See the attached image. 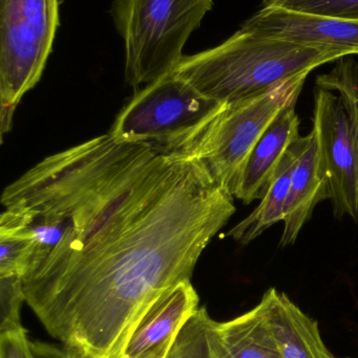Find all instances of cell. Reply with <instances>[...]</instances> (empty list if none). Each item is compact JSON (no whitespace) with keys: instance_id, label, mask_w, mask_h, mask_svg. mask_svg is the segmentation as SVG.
I'll use <instances>...</instances> for the list:
<instances>
[{"instance_id":"cell-2","label":"cell","mask_w":358,"mask_h":358,"mask_svg":"<svg viewBox=\"0 0 358 358\" xmlns=\"http://www.w3.org/2000/svg\"><path fill=\"white\" fill-rule=\"evenodd\" d=\"M349 56L330 46H306L241 29L220 45L184 56L172 71L219 103L260 96L294 78Z\"/></svg>"},{"instance_id":"cell-17","label":"cell","mask_w":358,"mask_h":358,"mask_svg":"<svg viewBox=\"0 0 358 358\" xmlns=\"http://www.w3.org/2000/svg\"><path fill=\"white\" fill-rule=\"evenodd\" d=\"M263 8H285L304 14L358 20V0H264Z\"/></svg>"},{"instance_id":"cell-13","label":"cell","mask_w":358,"mask_h":358,"mask_svg":"<svg viewBox=\"0 0 358 358\" xmlns=\"http://www.w3.org/2000/svg\"><path fill=\"white\" fill-rule=\"evenodd\" d=\"M216 332L228 358H281L262 299L247 313L230 321L216 322Z\"/></svg>"},{"instance_id":"cell-21","label":"cell","mask_w":358,"mask_h":358,"mask_svg":"<svg viewBox=\"0 0 358 358\" xmlns=\"http://www.w3.org/2000/svg\"><path fill=\"white\" fill-rule=\"evenodd\" d=\"M121 358H132V357H128V355H124L123 357H122Z\"/></svg>"},{"instance_id":"cell-3","label":"cell","mask_w":358,"mask_h":358,"mask_svg":"<svg viewBox=\"0 0 358 358\" xmlns=\"http://www.w3.org/2000/svg\"><path fill=\"white\" fill-rule=\"evenodd\" d=\"M214 0H115L111 16L125 52V81L149 85L176 69Z\"/></svg>"},{"instance_id":"cell-16","label":"cell","mask_w":358,"mask_h":358,"mask_svg":"<svg viewBox=\"0 0 358 358\" xmlns=\"http://www.w3.org/2000/svg\"><path fill=\"white\" fill-rule=\"evenodd\" d=\"M35 242L19 225L0 220V277H23L34 254Z\"/></svg>"},{"instance_id":"cell-10","label":"cell","mask_w":358,"mask_h":358,"mask_svg":"<svg viewBox=\"0 0 358 358\" xmlns=\"http://www.w3.org/2000/svg\"><path fill=\"white\" fill-rule=\"evenodd\" d=\"M300 138L296 104H290L277 115L254 147L233 196L245 204L262 199L286 153Z\"/></svg>"},{"instance_id":"cell-12","label":"cell","mask_w":358,"mask_h":358,"mask_svg":"<svg viewBox=\"0 0 358 358\" xmlns=\"http://www.w3.org/2000/svg\"><path fill=\"white\" fill-rule=\"evenodd\" d=\"M262 300L266 304L281 358H340L326 346L317 322L296 306L287 294L269 288Z\"/></svg>"},{"instance_id":"cell-20","label":"cell","mask_w":358,"mask_h":358,"mask_svg":"<svg viewBox=\"0 0 358 358\" xmlns=\"http://www.w3.org/2000/svg\"><path fill=\"white\" fill-rule=\"evenodd\" d=\"M34 352L37 358H78L67 349L57 348L50 345L33 343Z\"/></svg>"},{"instance_id":"cell-18","label":"cell","mask_w":358,"mask_h":358,"mask_svg":"<svg viewBox=\"0 0 358 358\" xmlns=\"http://www.w3.org/2000/svg\"><path fill=\"white\" fill-rule=\"evenodd\" d=\"M0 332L22 327L20 310L25 303L22 277L4 275L0 277Z\"/></svg>"},{"instance_id":"cell-15","label":"cell","mask_w":358,"mask_h":358,"mask_svg":"<svg viewBox=\"0 0 358 358\" xmlns=\"http://www.w3.org/2000/svg\"><path fill=\"white\" fill-rule=\"evenodd\" d=\"M216 323L204 307L199 308L179 334L168 358H228L216 338Z\"/></svg>"},{"instance_id":"cell-6","label":"cell","mask_w":358,"mask_h":358,"mask_svg":"<svg viewBox=\"0 0 358 358\" xmlns=\"http://www.w3.org/2000/svg\"><path fill=\"white\" fill-rule=\"evenodd\" d=\"M59 27V0H0L1 136L22 96L41 79Z\"/></svg>"},{"instance_id":"cell-19","label":"cell","mask_w":358,"mask_h":358,"mask_svg":"<svg viewBox=\"0 0 358 358\" xmlns=\"http://www.w3.org/2000/svg\"><path fill=\"white\" fill-rule=\"evenodd\" d=\"M0 358H37L23 326L0 332Z\"/></svg>"},{"instance_id":"cell-8","label":"cell","mask_w":358,"mask_h":358,"mask_svg":"<svg viewBox=\"0 0 358 358\" xmlns=\"http://www.w3.org/2000/svg\"><path fill=\"white\" fill-rule=\"evenodd\" d=\"M242 27L302 45L330 46L349 56L358 55V20L262 6Z\"/></svg>"},{"instance_id":"cell-4","label":"cell","mask_w":358,"mask_h":358,"mask_svg":"<svg viewBox=\"0 0 358 358\" xmlns=\"http://www.w3.org/2000/svg\"><path fill=\"white\" fill-rule=\"evenodd\" d=\"M223 104L170 73L139 90L120 111L109 134L118 142L193 155Z\"/></svg>"},{"instance_id":"cell-14","label":"cell","mask_w":358,"mask_h":358,"mask_svg":"<svg viewBox=\"0 0 358 358\" xmlns=\"http://www.w3.org/2000/svg\"><path fill=\"white\" fill-rule=\"evenodd\" d=\"M298 140L292 145L280 164L268 189L254 212L233 227L226 237L233 238L241 245H247L265 231L281 222L285 216V206L289 193L292 174L298 164Z\"/></svg>"},{"instance_id":"cell-5","label":"cell","mask_w":358,"mask_h":358,"mask_svg":"<svg viewBox=\"0 0 358 358\" xmlns=\"http://www.w3.org/2000/svg\"><path fill=\"white\" fill-rule=\"evenodd\" d=\"M307 77L288 80L260 96L224 103L200 138L193 155L233 195L254 147L277 115L296 104Z\"/></svg>"},{"instance_id":"cell-1","label":"cell","mask_w":358,"mask_h":358,"mask_svg":"<svg viewBox=\"0 0 358 358\" xmlns=\"http://www.w3.org/2000/svg\"><path fill=\"white\" fill-rule=\"evenodd\" d=\"M233 198L195 155L107 134L13 181L0 219L35 242L23 289L46 332L78 358H121L149 309L191 281Z\"/></svg>"},{"instance_id":"cell-9","label":"cell","mask_w":358,"mask_h":358,"mask_svg":"<svg viewBox=\"0 0 358 358\" xmlns=\"http://www.w3.org/2000/svg\"><path fill=\"white\" fill-rule=\"evenodd\" d=\"M200 299L191 281L168 290L145 313L125 355L132 358H168L187 322L199 310Z\"/></svg>"},{"instance_id":"cell-7","label":"cell","mask_w":358,"mask_h":358,"mask_svg":"<svg viewBox=\"0 0 358 358\" xmlns=\"http://www.w3.org/2000/svg\"><path fill=\"white\" fill-rule=\"evenodd\" d=\"M313 131L336 218L358 221V169L346 111L331 90L317 86Z\"/></svg>"},{"instance_id":"cell-11","label":"cell","mask_w":358,"mask_h":358,"mask_svg":"<svg viewBox=\"0 0 358 358\" xmlns=\"http://www.w3.org/2000/svg\"><path fill=\"white\" fill-rule=\"evenodd\" d=\"M329 198L328 181L319 161L313 130L298 138V164L292 174L285 206L281 245H294L304 225L310 220L315 206Z\"/></svg>"}]
</instances>
